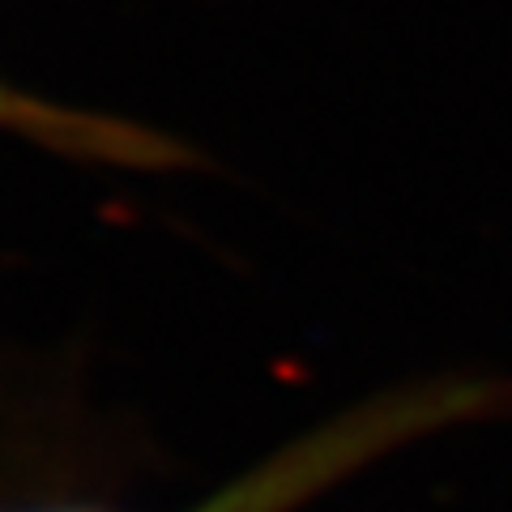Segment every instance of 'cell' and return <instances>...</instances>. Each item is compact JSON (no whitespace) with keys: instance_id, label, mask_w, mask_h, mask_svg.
Wrapping results in <instances>:
<instances>
[{"instance_id":"1","label":"cell","mask_w":512,"mask_h":512,"mask_svg":"<svg viewBox=\"0 0 512 512\" xmlns=\"http://www.w3.org/2000/svg\"><path fill=\"white\" fill-rule=\"evenodd\" d=\"M487 384H423V389L389 393L372 406L346 410L342 419L316 427L312 436L278 448L265 466L248 470L222 487L197 512H291L333 487L342 474L367 466L384 448H397L414 436L440 431L457 419L483 410ZM39 512H86V508H39Z\"/></svg>"},{"instance_id":"2","label":"cell","mask_w":512,"mask_h":512,"mask_svg":"<svg viewBox=\"0 0 512 512\" xmlns=\"http://www.w3.org/2000/svg\"><path fill=\"white\" fill-rule=\"evenodd\" d=\"M0 128L64 158H82V163L137 167V171L192 163V154L167 133H154V128L128 124L116 116H99V111L60 107L9 82H0Z\"/></svg>"}]
</instances>
